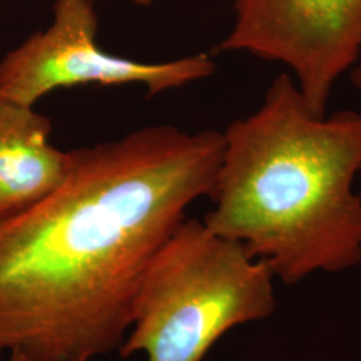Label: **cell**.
<instances>
[{"instance_id": "2", "label": "cell", "mask_w": 361, "mask_h": 361, "mask_svg": "<svg viewBox=\"0 0 361 361\" xmlns=\"http://www.w3.org/2000/svg\"><path fill=\"white\" fill-rule=\"evenodd\" d=\"M224 142L207 229L245 246L285 284L360 264L361 113L319 116L280 74Z\"/></svg>"}, {"instance_id": "3", "label": "cell", "mask_w": 361, "mask_h": 361, "mask_svg": "<svg viewBox=\"0 0 361 361\" xmlns=\"http://www.w3.org/2000/svg\"><path fill=\"white\" fill-rule=\"evenodd\" d=\"M274 273L244 245L183 219L143 276L121 357L202 361L233 328L276 310Z\"/></svg>"}, {"instance_id": "7", "label": "cell", "mask_w": 361, "mask_h": 361, "mask_svg": "<svg viewBox=\"0 0 361 361\" xmlns=\"http://www.w3.org/2000/svg\"><path fill=\"white\" fill-rule=\"evenodd\" d=\"M352 82L355 85V87L361 92V56L357 61V63L355 65L353 68V74H352Z\"/></svg>"}, {"instance_id": "5", "label": "cell", "mask_w": 361, "mask_h": 361, "mask_svg": "<svg viewBox=\"0 0 361 361\" xmlns=\"http://www.w3.org/2000/svg\"><path fill=\"white\" fill-rule=\"evenodd\" d=\"M219 51L286 66L310 110L325 116L336 82L361 56V0H234Z\"/></svg>"}, {"instance_id": "10", "label": "cell", "mask_w": 361, "mask_h": 361, "mask_svg": "<svg viewBox=\"0 0 361 361\" xmlns=\"http://www.w3.org/2000/svg\"><path fill=\"white\" fill-rule=\"evenodd\" d=\"M150 1H153V0H150Z\"/></svg>"}, {"instance_id": "1", "label": "cell", "mask_w": 361, "mask_h": 361, "mask_svg": "<svg viewBox=\"0 0 361 361\" xmlns=\"http://www.w3.org/2000/svg\"><path fill=\"white\" fill-rule=\"evenodd\" d=\"M224 145L219 131L157 125L73 150L52 193L0 219V357L118 350L155 253L213 193Z\"/></svg>"}, {"instance_id": "4", "label": "cell", "mask_w": 361, "mask_h": 361, "mask_svg": "<svg viewBox=\"0 0 361 361\" xmlns=\"http://www.w3.org/2000/svg\"><path fill=\"white\" fill-rule=\"evenodd\" d=\"M98 16L91 0H56L51 25L0 61V94L35 106L56 89L79 85H140L157 95L210 77L207 54L168 62H140L104 51L97 43Z\"/></svg>"}, {"instance_id": "9", "label": "cell", "mask_w": 361, "mask_h": 361, "mask_svg": "<svg viewBox=\"0 0 361 361\" xmlns=\"http://www.w3.org/2000/svg\"><path fill=\"white\" fill-rule=\"evenodd\" d=\"M131 1H134V3H137V4H141V6H147V4L152 3L150 0H131Z\"/></svg>"}, {"instance_id": "8", "label": "cell", "mask_w": 361, "mask_h": 361, "mask_svg": "<svg viewBox=\"0 0 361 361\" xmlns=\"http://www.w3.org/2000/svg\"><path fill=\"white\" fill-rule=\"evenodd\" d=\"M10 361H28L26 356L20 352H11L10 353Z\"/></svg>"}, {"instance_id": "6", "label": "cell", "mask_w": 361, "mask_h": 361, "mask_svg": "<svg viewBox=\"0 0 361 361\" xmlns=\"http://www.w3.org/2000/svg\"><path fill=\"white\" fill-rule=\"evenodd\" d=\"M51 122L0 94V219L35 205L66 178L71 152L50 142Z\"/></svg>"}]
</instances>
